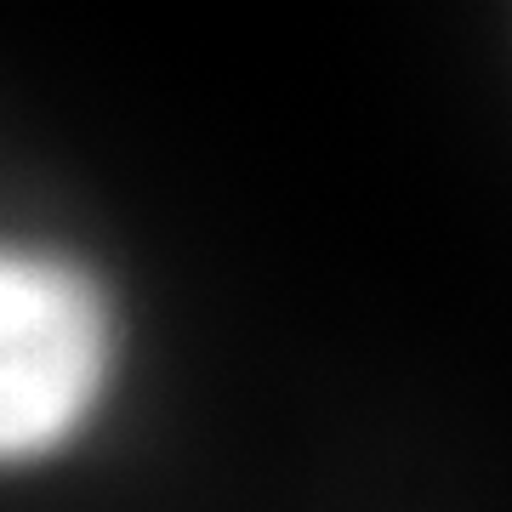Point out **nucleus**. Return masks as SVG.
<instances>
[{"instance_id":"f257e3e1","label":"nucleus","mask_w":512,"mask_h":512,"mask_svg":"<svg viewBox=\"0 0 512 512\" xmlns=\"http://www.w3.org/2000/svg\"><path fill=\"white\" fill-rule=\"evenodd\" d=\"M114 319L92 274L0 251V461L46 456L109 382Z\"/></svg>"}]
</instances>
